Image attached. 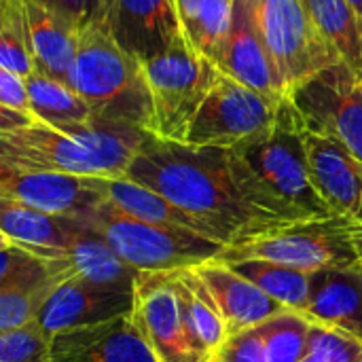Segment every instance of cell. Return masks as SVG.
<instances>
[{"label": "cell", "mask_w": 362, "mask_h": 362, "mask_svg": "<svg viewBox=\"0 0 362 362\" xmlns=\"http://www.w3.org/2000/svg\"><path fill=\"white\" fill-rule=\"evenodd\" d=\"M123 178L193 214L227 248L278 227L248 202L229 148L191 146L146 134Z\"/></svg>", "instance_id": "6da1fadb"}, {"label": "cell", "mask_w": 362, "mask_h": 362, "mask_svg": "<svg viewBox=\"0 0 362 362\" xmlns=\"http://www.w3.org/2000/svg\"><path fill=\"white\" fill-rule=\"evenodd\" d=\"M229 151L248 202L267 221L284 225L335 216L314 185L308 129L291 98L278 104L265 132Z\"/></svg>", "instance_id": "7a4b0ae2"}, {"label": "cell", "mask_w": 362, "mask_h": 362, "mask_svg": "<svg viewBox=\"0 0 362 362\" xmlns=\"http://www.w3.org/2000/svg\"><path fill=\"white\" fill-rule=\"evenodd\" d=\"M146 134L140 127L102 119L66 127L34 123L0 132V165L123 178Z\"/></svg>", "instance_id": "3957f363"}, {"label": "cell", "mask_w": 362, "mask_h": 362, "mask_svg": "<svg viewBox=\"0 0 362 362\" xmlns=\"http://www.w3.org/2000/svg\"><path fill=\"white\" fill-rule=\"evenodd\" d=\"M68 85L91 106L93 117L151 134L153 98L142 64L104 25L81 32Z\"/></svg>", "instance_id": "277c9868"}, {"label": "cell", "mask_w": 362, "mask_h": 362, "mask_svg": "<svg viewBox=\"0 0 362 362\" xmlns=\"http://www.w3.org/2000/svg\"><path fill=\"white\" fill-rule=\"evenodd\" d=\"M362 225L341 218H310L278 225L244 244L229 246L218 261L280 263L299 272L320 274L361 265Z\"/></svg>", "instance_id": "5b68a950"}, {"label": "cell", "mask_w": 362, "mask_h": 362, "mask_svg": "<svg viewBox=\"0 0 362 362\" xmlns=\"http://www.w3.org/2000/svg\"><path fill=\"white\" fill-rule=\"evenodd\" d=\"M106 244L140 274H168L218 261L225 244L193 231L168 229L127 216L108 199L81 218Z\"/></svg>", "instance_id": "8992f818"}, {"label": "cell", "mask_w": 362, "mask_h": 362, "mask_svg": "<svg viewBox=\"0 0 362 362\" xmlns=\"http://www.w3.org/2000/svg\"><path fill=\"white\" fill-rule=\"evenodd\" d=\"M153 98L151 134L182 142L185 134L223 72L187 40L140 62Z\"/></svg>", "instance_id": "52a82bcc"}, {"label": "cell", "mask_w": 362, "mask_h": 362, "mask_svg": "<svg viewBox=\"0 0 362 362\" xmlns=\"http://www.w3.org/2000/svg\"><path fill=\"white\" fill-rule=\"evenodd\" d=\"M242 4L272 53L286 93L339 62L316 30L303 0H242Z\"/></svg>", "instance_id": "ba28073f"}, {"label": "cell", "mask_w": 362, "mask_h": 362, "mask_svg": "<svg viewBox=\"0 0 362 362\" xmlns=\"http://www.w3.org/2000/svg\"><path fill=\"white\" fill-rule=\"evenodd\" d=\"M308 132L341 144L362 163V76L344 62L316 72L288 93Z\"/></svg>", "instance_id": "9c48e42d"}, {"label": "cell", "mask_w": 362, "mask_h": 362, "mask_svg": "<svg viewBox=\"0 0 362 362\" xmlns=\"http://www.w3.org/2000/svg\"><path fill=\"white\" fill-rule=\"evenodd\" d=\"M278 104L223 74L195 112L182 142L191 146L235 148L274 123Z\"/></svg>", "instance_id": "30bf717a"}, {"label": "cell", "mask_w": 362, "mask_h": 362, "mask_svg": "<svg viewBox=\"0 0 362 362\" xmlns=\"http://www.w3.org/2000/svg\"><path fill=\"white\" fill-rule=\"evenodd\" d=\"M134 320L157 362H210L187 327L178 293L172 284V272L140 274Z\"/></svg>", "instance_id": "8fae6325"}, {"label": "cell", "mask_w": 362, "mask_h": 362, "mask_svg": "<svg viewBox=\"0 0 362 362\" xmlns=\"http://www.w3.org/2000/svg\"><path fill=\"white\" fill-rule=\"evenodd\" d=\"M0 197L49 214L85 218L106 199V178L0 165Z\"/></svg>", "instance_id": "7c38bea8"}, {"label": "cell", "mask_w": 362, "mask_h": 362, "mask_svg": "<svg viewBox=\"0 0 362 362\" xmlns=\"http://www.w3.org/2000/svg\"><path fill=\"white\" fill-rule=\"evenodd\" d=\"M134 305L136 293L104 288L78 278H68L49 291L38 310L36 322L49 337H55L66 331L129 316L134 314Z\"/></svg>", "instance_id": "4fadbf2b"}, {"label": "cell", "mask_w": 362, "mask_h": 362, "mask_svg": "<svg viewBox=\"0 0 362 362\" xmlns=\"http://www.w3.org/2000/svg\"><path fill=\"white\" fill-rule=\"evenodd\" d=\"M104 28L138 62L187 40L176 0H110Z\"/></svg>", "instance_id": "5bb4252c"}, {"label": "cell", "mask_w": 362, "mask_h": 362, "mask_svg": "<svg viewBox=\"0 0 362 362\" xmlns=\"http://www.w3.org/2000/svg\"><path fill=\"white\" fill-rule=\"evenodd\" d=\"M212 62L225 76L267 95L274 102L288 98L280 70L242 0H235L229 32Z\"/></svg>", "instance_id": "9a60e30c"}, {"label": "cell", "mask_w": 362, "mask_h": 362, "mask_svg": "<svg viewBox=\"0 0 362 362\" xmlns=\"http://www.w3.org/2000/svg\"><path fill=\"white\" fill-rule=\"evenodd\" d=\"M53 362H157L134 314L51 337Z\"/></svg>", "instance_id": "2e32d148"}, {"label": "cell", "mask_w": 362, "mask_h": 362, "mask_svg": "<svg viewBox=\"0 0 362 362\" xmlns=\"http://www.w3.org/2000/svg\"><path fill=\"white\" fill-rule=\"evenodd\" d=\"M314 185L335 216L362 225V163L331 138L308 132Z\"/></svg>", "instance_id": "e0dca14e"}, {"label": "cell", "mask_w": 362, "mask_h": 362, "mask_svg": "<svg viewBox=\"0 0 362 362\" xmlns=\"http://www.w3.org/2000/svg\"><path fill=\"white\" fill-rule=\"evenodd\" d=\"M195 269L204 278L221 310L227 335L255 329L286 310L265 295L255 282L244 278L235 267L223 261H210Z\"/></svg>", "instance_id": "ac0fdd59"}, {"label": "cell", "mask_w": 362, "mask_h": 362, "mask_svg": "<svg viewBox=\"0 0 362 362\" xmlns=\"http://www.w3.org/2000/svg\"><path fill=\"white\" fill-rule=\"evenodd\" d=\"M85 229L81 218L57 216L0 197V240L42 259L62 257Z\"/></svg>", "instance_id": "d6986e66"}, {"label": "cell", "mask_w": 362, "mask_h": 362, "mask_svg": "<svg viewBox=\"0 0 362 362\" xmlns=\"http://www.w3.org/2000/svg\"><path fill=\"white\" fill-rule=\"evenodd\" d=\"M55 278V284L68 278H78L104 288L136 293L140 272L129 267L93 229H85L76 235L72 246L57 259H47Z\"/></svg>", "instance_id": "ffe728a7"}, {"label": "cell", "mask_w": 362, "mask_h": 362, "mask_svg": "<svg viewBox=\"0 0 362 362\" xmlns=\"http://www.w3.org/2000/svg\"><path fill=\"white\" fill-rule=\"evenodd\" d=\"M312 325L339 331L362 344V267L316 274L312 301L303 314Z\"/></svg>", "instance_id": "44dd1931"}, {"label": "cell", "mask_w": 362, "mask_h": 362, "mask_svg": "<svg viewBox=\"0 0 362 362\" xmlns=\"http://www.w3.org/2000/svg\"><path fill=\"white\" fill-rule=\"evenodd\" d=\"M25 11L36 70L68 83L78 53L81 30L40 0H25Z\"/></svg>", "instance_id": "7402d4cb"}, {"label": "cell", "mask_w": 362, "mask_h": 362, "mask_svg": "<svg viewBox=\"0 0 362 362\" xmlns=\"http://www.w3.org/2000/svg\"><path fill=\"white\" fill-rule=\"evenodd\" d=\"M106 199L125 212L127 216H134L138 221L168 227V229H180V231H193L208 235V229L187 210L170 202L168 197L159 195L157 191L142 187L127 178H106ZM214 240V238H212Z\"/></svg>", "instance_id": "603a6c76"}, {"label": "cell", "mask_w": 362, "mask_h": 362, "mask_svg": "<svg viewBox=\"0 0 362 362\" xmlns=\"http://www.w3.org/2000/svg\"><path fill=\"white\" fill-rule=\"evenodd\" d=\"M172 284L178 293V301L191 335L212 358V354L227 339V329L210 288L195 267L172 272Z\"/></svg>", "instance_id": "cb8c5ba5"}, {"label": "cell", "mask_w": 362, "mask_h": 362, "mask_svg": "<svg viewBox=\"0 0 362 362\" xmlns=\"http://www.w3.org/2000/svg\"><path fill=\"white\" fill-rule=\"evenodd\" d=\"M331 51L362 76V15L350 0H303Z\"/></svg>", "instance_id": "d4e9b609"}, {"label": "cell", "mask_w": 362, "mask_h": 362, "mask_svg": "<svg viewBox=\"0 0 362 362\" xmlns=\"http://www.w3.org/2000/svg\"><path fill=\"white\" fill-rule=\"evenodd\" d=\"M25 83L32 110L40 123L51 127H66L95 119L91 106L68 83L57 81L38 70L32 72Z\"/></svg>", "instance_id": "484cf974"}, {"label": "cell", "mask_w": 362, "mask_h": 362, "mask_svg": "<svg viewBox=\"0 0 362 362\" xmlns=\"http://www.w3.org/2000/svg\"><path fill=\"white\" fill-rule=\"evenodd\" d=\"M231 267H235L244 278L255 282L265 295H269L274 301H278L286 310L305 314L312 301L316 274L299 272V269H293L280 263H269V261H246V263H238Z\"/></svg>", "instance_id": "4316f807"}, {"label": "cell", "mask_w": 362, "mask_h": 362, "mask_svg": "<svg viewBox=\"0 0 362 362\" xmlns=\"http://www.w3.org/2000/svg\"><path fill=\"white\" fill-rule=\"evenodd\" d=\"M176 4L187 42L212 59L229 32L235 0H176Z\"/></svg>", "instance_id": "83f0119b"}, {"label": "cell", "mask_w": 362, "mask_h": 362, "mask_svg": "<svg viewBox=\"0 0 362 362\" xmlns=\"http://www.w3.org/2000/svg\"><path fill=\"white\" fill-rule=\"evenodd\" d=\"M0 288H15L34 295L40 305L49 291L55 286V278L47 259L0 240Z\"/></svg>", "instance_id": "f1b7e54d"}, {"label": "cell", "mask_w": 362, "mask_h": 362, "mask_svg": "<svg viewBox=\"0 0 362 362\" xmlns=\"http://www.w3.org/2000/svg\"><path fill=\"white\" fill-rule=\"evenodd\" d=\"M0 68L23 78L36 72L25 0H0Z\"/></svg>", "instance_id": "f546056e"}, {"label": "cell", "mask_w": 362, "mask_h": 362, "mask_svg": "<svg viewBox=\"0 0 362 362\" xmlns=\"http://www.w3.org/2000/svg\"><path fill=\"white\" fill-rule=\"evenodd\" d=\"M312 322L293 310H284L259 325L269 362H301L310 348Z\"/></svg>", "instance_id": "4dcf8cb0"}, {"label": "cell", "mask_w": 362, "mask_h": 362, "mask_svg": "<svg viewBox=\"0 0 362 362\" xmlns=\"http://www.w3.org/2000/svg\"><path fill=\"white\" fill-rule=\"evenodd\" d=\"M0 362H53L51 337L30 322L15 331L0 333Z\"/></svg>", "instance_id": "1f68e13d"}, {"label": "cell", "mask_w": 362, "mask_h": 362, "mask_svg": "<svg viewBox=\"0 0 362 362\" xmlns=\"http://www.w3.org/2000/svg\"><path fill=\"white\" fill-rule=\"evenodd\" d=\"M308 352L316 354L320 362H362V344L333 329L312 327Z\"/></svg>", "instance_id": "d6a6232c"}, {"label": "cell", "mask_w": 362, "mask_h": 362, "mask_svg": "<svg viewBox=\"0 0 362 362\" xmlns=\"http://www.w3.org/2000/svg\"><path fill=\"white\" fill-rule=\"evenodd\" d=\"M210 362H269L259 327L227 335Z\"/></svg>", "instance_id": "836d02e7"}, {"label": "cell", "mask_w": 362, "mask_h": 362, "mask_svg": "<svg viewBox=\"0 0 362 362\" xmlns=\"http://www.w3.org/2000/svg\"><path fill=\"white\" fill-rule=\"evenodd\" d=\"M40 301L15 288H0V333L21 329L36 320Z\"/></svg>", "instance_id": "e575fe53"}, {"label": "cell", "mask_w": 362, "mask_h": 362, "mask_svg": "<svg viewBox=\"0 0 362 362\" xmlns=\"http://www.w3.org/2000/svg\"><path fill=\"white\" fill-rule=\"evenodd\" d=\"M70 19L81 32L93 25H106L110 0H40Z\"/></svg>", "instance_id": "d590c367"}, {"label": "cell", "mask_w": 362, "mask_h": 362, "mask_svg": "<svg viewBox=\"0 0 362 362\" xmlns=\"http://www.w3.org/2000/svg\"><path fill=\"white\" fill-rule=\"evenodd\" d=\"M0 108L17 110L23 115H30L38 121V117L32 110L30 104V93H28V83L23 76L0 68Z\"/></svg>", "instance_id": "8d00e7d4"}, {"label": "cell", "mask_w": 362, "mask_h": 362, "mask_svg": "<svg viewBox=\"0 0 362 362\" xmlns=\"http://www.w3.org/2000/svg\"><path fill=\"white\" fill-rule=\"evenodd\" d=\"M301 362H320V358H318L316 354L308 352V354H305V358H303V361H301Z\"/></svg>", "instance_id": "74e56055"}, {"label": "cell", "mask_w": 362, "mask_h": 362, "mask_svg": "<svg viewBox=\"0 0 362 362\" xmlns=\"http://www.w3.org/2000/svg\"><path fill=\"white\" fill-rule=\"evenodd\" d=\"M350 2H352V4L356 6V11H358V13L362 15V0H350Z\"/></svg>", "instance_id": "f35d334b"}, {"label": "cell", "mask_w": 362, "mask_h": 362, "mask_svg": "<svg viewBox=\"0 0 362 362\" xmlns=\"http://www.w3.org/2000/svg\"><path fill=\"white\" fill-rule=\"evenodd\" d=\"M361 267H362V259H361Z\"/></svg>", "instance_id": "ab89813d"}]
</instances>
